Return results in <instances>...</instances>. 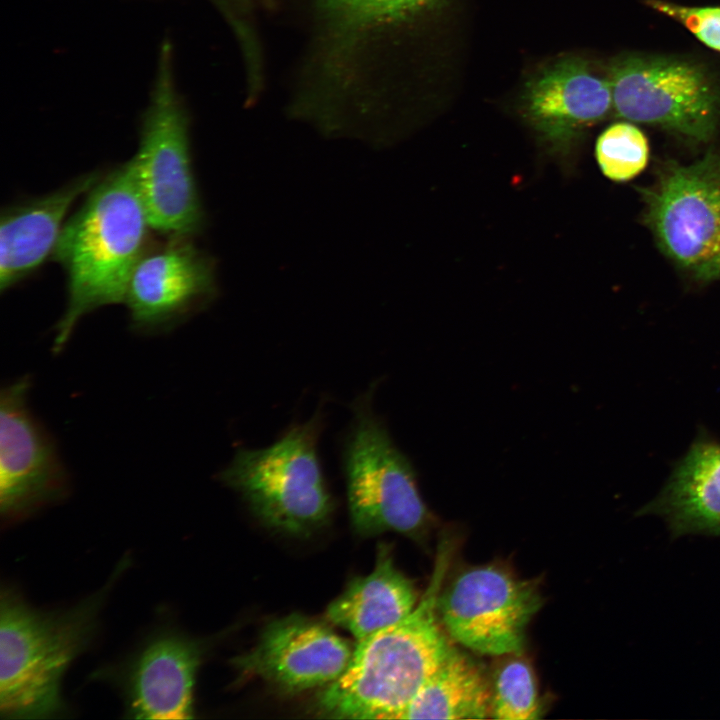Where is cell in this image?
<instances>
[{"label":"cell","mask_w":720,"mask_h":720,"mask_svg":"<svg viewBox=\"0 0 720 720\" xmlns=\"http://www.w3.org/2000/svg\"><path fill=\"white\" fill-rule=\"evenodd\" d=\"M447 0H309L290 117L326 136L386 137L397 52Z\"/></svg>","instance_id":"obj_1"},{"label":"cell","mask_w":720,"mask_h":720,"mask_svg":"<svg viewBox=\"0 0 720 720\" xmlns=\"http://www.w3.org/2000/svg\"><path fill=\"white\" fill-rule=\"evenodd\" d=\"M453 556L439 543L434 570L414 610L357 641L341 676L326 686L317 712L328 718L390 720L412 700L453 649L438 615V598Z\"/></svg>","instance_id":"obj_2"},{"label":"cell","mask_w":720,"mask_h":720,"mask_svg":"<svg viewBox=\"0 0 720 720\" xmlns=\"http://www.w3.org/2000/svg\"><path fill=\"white\" fill-rule=\"evenodd\" d=\"M150 227L130 162L88 192L64 224L53 252L67 276V305L55 328L53 351L66 345L87 313L125 300Z\"/></svg>","instance_id":"obj_3"},{"label":"cell","mask_w":720,"mask_h":720,"mask_svg":"<svg viewBox=\"0 0 720 720\" xmlns=\"http://www.w3.org/2000/svg\"><path fill=\"white\" fill-rule=\"evenodd\" d=\"M124 566L99 591L67 610L42 611L11 591L0 600V714L46 719L64 709L61 681L93 639L98 618Z\"/></svg>","instance_id":"obj_4"},{"label":"cell","mask_w":720,"mask_h":720,"mask_svg":"<svg viewBox=\"0 0 720 720\" xmlns=\"http://www.w3.org/2000/svg\"><path fill=\"white\" fill-rule=\"evenodd\" d=\"M149 226L168 237H192L204 212L192 170L189 119L164 44L153 90L143 115L137 153L129 160Z\"/></svg>","instance_id":"obj_5"},{"label":"cell","mask_w":720,"mask_h":720,"mask_svg":"<svg viewBox=\"0 0 720 720\" xmlns=\"http://www.w3.org/2000/svg\"><path fill=\"white\" fill-rule=\"evenodd\" d=\"M320 426L316 414L266 448L238 449L219 479L272 529L301 535L320 528L334 510L317 454Z\"/></svg>","instance_id":"obj_6"},{"label":"cell","mask_w":720,"mask_h":720,"mask_svg":"<svg viewBox=\"0 0 720 720\" xmlns=\"http://www.w3.org/2000/svg\"><path fill=\"white\" fill-rule=\"evenodd\" d=\"M613 111L693 143L720 127V80L705 65L675 56L625 53L608 65Z\"/></svg>","instance_id":"obj_7"},{"label":"cell","mask_w":720,"mask_h":720,"mask_svg":"<svg viewBox=\"0 0 720 720\" xmlns=\"http://www.w3.org/2000/svg\"><path fill=\"white\" fill-rule=\"evenodd\" d=\"M371 392L354 406L355 421L345 453L350 520L361 536L395 532L427 535L434 517L418 489L415 470L373 413Z\"/></svg>","instance_id":"obj_8"},{"label":"cell","mask_w":720,"mask_h":720,"mask_svg":"<svg viewBox=\"0 0 720 720\" xmlns=\"http://www.w3.org/2000/svg\"><path fill=\"white\" fill-rule=\"evenodd\" d=\"M640 191L661 252L696 281L720 280V152L688 164L669 161Z\"/></svg>","instance_id":"obj_9"},{"label":"cell","mask_w":720,"mask_h":720,"mask_svg":"<svg viewBox=\"0 0 720 720\" xmlns=\"http://www.w3.org/2000/svg\"><path fill=\"white\" fill-rule=\"evenodd\" d=\"M538 579L498 563L460 570L438 598L440 622L457 643L479 654L521 653L528 625L543 606Z\"/></svg>","instance_id":"obj_10"},{"label":"cell","mask_w":720,"mask_h":720,"mask_svg":"<svg viewBox=\"0 0 720 720\" xmlns=\"http://www.w3.org/2000/svg\"><path fill=\"white\" fill-rule=\"evenodd\" d=\"M30 386L24 376L1 391L0 511L9 520L60 499L67 490L53 442L27 407Z\"/></svg>","instance_id":"obj_11"},{"label":"cell","mask_w":720,"mask_h":720,"mask_svg":"<svg viewBox=\"0 0 720 720\" xmlns=\"http://www.w3.org/2000/svg\"><path fill=\"white\" fill-rule=\"evenodd\" d=\"M145 250L128 284L124 302L137 330L175 324L209 304L216 295L215 265L190 237Z\"/></svg>","instance_id":"obj_12"},{"label":"cell","mask_w":720,"mask_h":720,"mask_svg":"<svg viewBox=\"0 0 720 720\" xmlns=\"http://www.w3.org/2000/svg\"><path fill=\"white\" fill-rule=\"evenodd\" d=\"M521 111L544 146L567 157L585 130L613 111L611 86L584 58L563 57L526 82Z\"/></svg>","instance_id":"obj_13"},{"label":"cell","mask_w":720,"mask_h":720,"mask_svg":"<svg viewBox=\"0 0 720 720\" xmlns=\"http://www.w3.org/2000/svg\"><path fill=\"white\" fill-rule=\"evenodd\" d=\"M352 653L349 643L325 623L291 614L270 622L256 645L233 663L239 671L295 694L338 679Z\"/></svg>","instance_id":"obj_14"},{"label":"cell","mask_w":720,"mask_h":720,"mask_svg":"<svg viewBox=\"0 0 720 720\" xmlns=\"http://www.w3.org/2000/svg\"><path fill=\"white\" fill-rule=\"evenodd\" d=\"M200 645L182 634L150 641L131 663L125 680L126 705L136 719H190L201 661Z\"/></svg>","instance_id":"obj_15"},{"label":"cell","mask_w":720,"mask_h":720,"mask_svg":"<svg viewBox=\"0 0 720 720\" xmlns=\"http://www.w3.org/2000/svg\"><path fill=\"white\" fill-rule=\"evenodd\" d=\"M636 515L662 518L672 538L720 537V441L699 431L659 493Z\"/></svg>","instance_id":"obj_16"},{"label":"cell","mask_w":720,"mask_h":720,"mask_svg":"<svg viewBox=\"0 0 720 720\" xmlns=\"http://www.w3.org/2000/svg\"><path fill=\"white\" fill-rule=\"evenodd\" d=\"M98 172L81 175L57 190L25 200L1 213L0 290L37 270L53 254L64 218L76 199L99 181Z\"/></svg>","instance_id":"obj_17"},{"label":"cell","mask_w":720,"mask_h":720,"mask_svg":"<svg viewBox=\"0 0 720 720\" xmlns=\"http://www.w3.org/2000/svg\"><path fill=\"white\" fill-rule=\"evenodd\" d=\"M419 599L414 583L395 565L391 547L380 543L373 570L353 578L328 605L325 618L359 641L405 618Z\"/></svg>","instance_id":"obj_18"},{"label":"cell","mask_w":720,"mask_h":720,"mask_svg":"<svg viewBox=\"0 0 720 720\" xmlns=\"http://www.w3.org/2000/svg\"><path fill=\"white\" fill-rule=\"evenodd\" d=\"M491 680L482 666L453 647L395 719L490 717Z\"/></svg>","instance_id":"obj_19"},{"label":"cell","mask_w":720,"mask_h":720,"mask_svg":"<svg viewBox=\"0 0 720 720\" xmlns=\"http://www.w3.org/2000/svg\"><path fill=\"white\" fill-rule=\"evenodd\" d=\"M491 678L490 717L534 720L544 713L531 664L520 653L504 655Z\"/></svg>","instance_id":"obj_20"},{"label":"cell","mask_w":720,"mask_h":720,"mask_svg":"<svg viewBox=\"0 0 720 720\" xmlns=\"http://www.w3.org/2000/svg\"><path fill=\"white\" fill-rule=\"evenodd\" d=\"M595 156L608 179L626 182L646 167L649 159L648 140L633 122H616L597 138Z\"/></svg>","instance_id":"obj_21"},{"label":"cell","mask_w":720,"mask_h":720,"mask_svg":"<svg viewBox=\"0 0 720 720\" xmlns=\"http://www.w3.org/2000/svg\"><path fill=\"white\" fill-rule=\"evenodd\" d=\"M645 3L683 25L705 46L720 52V6H687L666 0Z\"/></svg>","instance_id":"obj_22"},{"label":"cell","mask_w":720,"mask_h":720,"mask_svg":"<svg viewBox=\"0 0 720 720\" xmlns=\"http://www.w3.org/2000/svg\"><path fill=\"white\" fill-rule=\"evenodd\" d=\"M239 11L252 20V11L258 6H270L275 0H232Z\"/></svg>","instance_id":"obj_23"}]
</instances>
